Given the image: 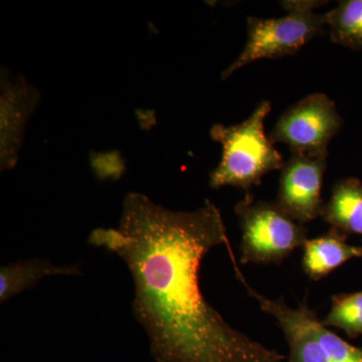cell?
Returning <instances> with one entry per match:
<instances>
[{"instance_id":"cell-1","label":"cell","mask_w":362,"mask_h":362,"mask_svg":"<svg viewBox=\"0 0 362 362\" xmlns=\"http://www.w3.org/2000/svg\"><path fill=\"white\" fill-rule=\"evenodd\" d=\"M89 242L117 255L133 284V314L157 362H286V356L233 328L206 301L201 267L226 245L233 255L220 209L213 202L175 211L131 192L116 228H96Z\"/></svg>"},{"instance_id":"cell-2","label":"cell","mask_w":362,"mask_h":362,"mask_svg":"<svg viewBox=\"0 0 362 362\" xmlns=\"http://www.w3.org/2000/svg\"><path fill=\"white\" fill-rule=\"evenodd\" d=\"M271 110L270 102L263 100L242 123L213 126L211 136L223 147V156L209 175L211 188L240 187L249 194L267 173L282 169V154L265 133V120Z\"/></svg>"},{"instance_id":"cell-3","label":"cell","mask_w":362,"mask_h":362,"mask_svg":"<svg viewBox=\"0 0 362 362\" xmlns=\"http://www.w3.org/2000/svg\"><path fill=\"white\" fill-rule=\"evenodd\" d=\"M326 2L281 1L288 14L278 18L250 16L247 20V42L244 49L233 64L221 74L230 78L243 66L262 59H278L297 54L305 45L320 37L327 26V13L314 9Z\"/></svg>"},{"instance_id":"cell-4","label":"cell","mask_w":362,"mask_h":362,"mask_svg":"<svg viewBox=\"0 0 362 362\" xmlns=\"http://www.w3.org/2000/svg\"><path fill=\"white\" fill-rule=\"evenodd\" d=\"M242 230L240 264H282L308 240L307 228L283 213L276 202L246 194L235 207Z\"/></svg>"},{"instance_id":"cell-5","label":"cell","mask_w":362,"mask_h":362,"mask_svg":"<svg viewBox=\"0 0 362 362\" xmlns=\"http://www.w3.org/2000/svg\"><path fill=\"white\" fill-rule=\"evenodd\" d=\"M342 124L334 102L322 93H314L288 108L268 136L273 144L287 145L292 154L318 156L328 152V144Z\"/></svg>"},{"instance_id":"cell-6","label":"cell","mask_w":362,"mask_h":362,"mask_svg":"<svg viewBox=\"0 0 362 362\" xmlns=\"http://www.w3.org/2000/svg\"><path fill=\"white\" fill-rule=\"evenodd\" d=\"M328 152L309 156L292 154L281 169L276 204L298 223L316 220L322 214L321 192Z\"/></svg>"},{"instance_id":"cell-7","label":"cell","mask_w":362,"mask_h":362,"mask_svg":"<svg viewBox=\"0 0 362 362\" xmlns=\"http://www.w3.org/2000/svg\"><path fill=\"white\" fill-rule=\"evenodd\" d=\"M346 233L337 228L305 242L302 268L307 277L319 281L351 259L361 258L362 247L347 244Z\"/></svg>"},{"instance_id":"cell-8","label":"cell","mask_w":362,"mask_h":362,"mask_svg":"<svg viewBox=\"0 0 362 362\" xmlns=\"http://www.w3.org/2000/svg\"><path fill=\"white\" fill-rule=\"evenodd\" d=\"M78 265L58 266L44 259L16 262L0 268V302L33 289L42 279L52 276H82Z\"/></svg>"},{"instance_id":"cell-9","label":"cell","mask_w":362,"mask_h":362,"mask_svg":"<svg viewBox=\"0 0 362 362\" xmlns=\"http://www.w3.org/2000/svg\"><path fill=\"white\" fill-rule=\"evenodd\" d=\"M4 93L1 98V165L2 168H9L16 160L23 127L35 101H30V97L35 94L30 92L28 86L21 84L11 86V90L6 88Z\"/></svg>"},{"instance_id":"cell-10","label":"cell","mask_w":362,"mask_h":362,"mask_svg":"<svg viewBox=\"0 0 362 362\" xmlns=\"http://www.w3.org/2000/svg\"><path fill=\"white\" fill-rule=\"evenodd\" d=\"M325 223L349 235H362V182L357 178L338 181L329 202L324 204Z\"/></svg>"},{"instance_id":"cell-11","label":"cell","mask_w":362,"mask_h":362,"mask_svg":"<svg viewBox=\"0 0 362 362\" xmlns=\"http://www.w3.org/2000/svg\"><path fill=\"white\" fill-rule=\"evenodd\" d=\"M330 39L334 44L362 51V0H343L327 13Z\"/></svg>"},{"instance_id":"cell-12","label":"cell","mask_w":362,"mask_h":362,"mask_svg":"<svg viewBox=\"0 0 362 362\" xmlns=\"http://www.w3.org/2000/svg\"><path fill=\"white\" fill-rule=\"evenodd\" d=\"M321 322L344 331L349 338L362 337V291L333 295L329 313Z\"/></svg>"}]
</instances>
